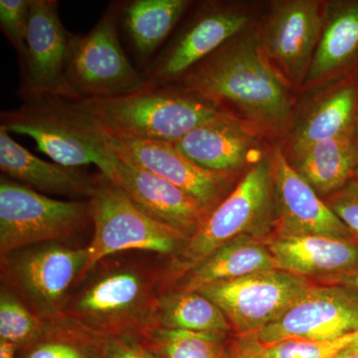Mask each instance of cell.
Instances as JSON below:
<instances>
[{"instance_id":"obj_17","label":"cell","mask_w":358,"mask_h":358,"mask_svg":"<svg viewBox=\"0 0 358 358\" xmlns=\"http://www.w3.org/2000/svg\"><path fill=\"white\" fill-rule=\"evenodd\" d=\"M271 162L275 235H329L355 240L324 199L289 164L279 143L271 148Z\"/></svg>"},{"instance_id":"obj_19","label":"cell","mask_w":358,"mask_h":358,"mask_svg":"<svg viewBox=\"0 0 358 358\" xmlns=\"http://www.w3.org/2000/svg\"><path fill=\"white\" fill-rule=\"evenodd\" d=\"M109 180L119 186L141 211L186 240L199 229L209 215L197 200L178 186L117 155Z\"/></svg>"},{"instance_id":"obj_7","label":"cell","mask_w":358,"mask_h":358,"mask_svg":"<svg viewBox=\"0 0 358 358\" xmlns=\"http://www.w3.org/2000/svg\"><path fill=\"white\" fill-rule=\"evenodd\" d=\"M89 224L90 200L52 199L1 176L0 257L32 245L67 243Z\"/></svg>"},{"instance_id":"obj_12","label":"cell","mask_w":358,"mask_h":358,"mask_svg":"<svg viewBox=\"0 0 358 358\" xmlns=\"http://www.w3.org/2000/svg\"><path fill=\"white\" fill-rule=\"evenodd\" d=\"M89 127L120 159L178 186L197 200L208 214L227 197L244 174L205 169L180 154L173 143L127 138Z\"/></svg>"},{"instance_id":"obj_33","label":"cell","mask_w":358,"mask_h":358,"mask_svg":"<svg viewBox=\"0 0 358 358\" xmlns=\"http://www.w3.org/2000/svg\"><path fill=\"white\" fill-rule=\"evenodd\" d=\"M222 358H268L266 345L257 334H236L230 338Z\"/></svg>"},{"instance_id":"obj_28","label":"cell","mask_w":358,"mask_h":358,"mask_svg":"<svg viewBox=\"0 0 358 358\" xmlns=\"http://www.w3.org/2000/svg\"><path fill=\"white\" fill-rule=\"evenodd\" d=\"M138 338L157 358H222L229 334L145 327Z\"/></svg>"},{"instance_id":"obj_9","label":"cell","mask_w":358,"mask_h":358,"mask_svg":"<svg viewBox=\"0 0 358 358\" xmlns=\"http://www.w3.org/2000/svg\"><path fill=\"white\" fill-rule=\"evenodd\" d=\"M326 7L322 0H275L254 23L264 61L296 96L312 63Z\"/></svg>"},{"instance_id":"obj_26","label":"cell","mask_w":358,"mask_h":358,"mask_svg":"<svg viewBox=\"0 0 358 358\" xmlns=\"http://www.w3.org/2000/svg\"><path fill=\"white\" fill-rule=\"evenodd\" d=\"M189 0H134L122 9L134 48L148 57L162 45L192 6Z\"/></svg>"},{"instance_id":"obj_22","label":"cell","mask_w":358,"mask_h":358,"mask_svg":"<svg viewBox=\"0 0 358 358\" xmlns=\"http://www.w3.org/2000/svg\"><path fill=\"white\" fill-rule=\"evenodd\" d=\"M277 270L334 277L358 268V242L329 235H275L266 241Z\"/></svg>"},{"instance_id":"obj_4","label":"cell","mask_w":358,"mask_h":358,"mask_svg":"<svg viewBox=\"0 0 358 358\" xmlns=\"http://www.w3.org/2000/svg\"><path fill=\"white\" fill-rule=\"evenodd\" d=\"M271 148L262 159L243 174L199 229L176 253L167 257L169 260L159 268L160 292L171 289L183 275L231 240L240 236L262 238L271 228H275Z\"/></svg>"},{"instance_id":"obj_10","label":"cell","mask_w":358,"mask_h":358,"mask_svg":"<svg viewBox=\"0 0 358 358\" xmlns=\"http://www.w3.org/2000/svg\"><path fill=\"white\" fill-rule=\"evenodd\" d=\"M119 9L110 7L84 36L73 35L66 80L72 99L115 98L152 82L129 62L117 34Z\"/></svg>"},{"instance_id":"obj_36","label":"cell","mask_w":358,"mask_h":358,"mask_svg":"<svg viewBox=\"0 0 358 358\" xmlns=\"http://www.w3.org/2000/svg\"><path fill=\"white\" fill-rule=\"evenodd\" d=\"M334 358H358V355L357 353L348 352L343 350V352L339 353V355H336Z\"/></svg>"},{"instance_id":"obj_32","label":"cell","mask_w":358,"mask_h":358,"mask_svg":"<svg viewBox=\"0 0 358 358\" xmlns=\"http://www.w3.org/2000/svg\"><path fill=\"white\" fill-rule=\"evenodd\" d=\"M103 358H157L154 353L133 336L103 338Z\"/></svg>"},{"instance_id":"obj_20","label":"cell","mask_w":358,"mask_h":358,"mask_svg":"<svg viewBox=\"0 0 358 358\" xmlns=\"http://www.w3.org/2000/svg\"><path fill=\"white\" fill-rule=\"evenodd\" d=\"M357 70L358 0L327 1L322 33L298 96L338 81Z\"/></svg>"},{"instance_id":"obj_24","label":"cell","mask_w":358,"mask_h":358,"mask_svg":"<svg viewBox=\"0 0 358 358\" xmlns=\"http://www.w3.org/2000/svg\"><path fill=\"white\" fill-rule=\"evenodd\" d=\"M275 268L274 258L266 242L260 238L240 236L213 252L171 289L199 291L217 282Z\"/></svg>"},{"instance_id":"obj_13","label":"cell","mask_w":358,"mask_h":358,"mask_svg":"<svg viewBox=\"0 0 358 358\" xmlns=\"http://www.w3.org/2000/svg\"><path fill=\"white\" fill-rule=\"evenodd\" d=\"M72 33L55 0H31L24 54L20 58L23 95L30 100L72 99L67 80Z\"/></svg>"},{"instance_id":"obj_6","label":"cell","mask_w":358,"mask_h":358,"mask_svg":"<svg viewBox=\"0 0 358 358\" xmlns=\"http://www.w3.org/2000/svg\"><path fill=\"white\" fill-rule=\"evenodd\" d=\"M90 200L93 238L83 278L99 263L115 254L145 251L169 257L186 241L178 232L141 211L119 186L98 173Z\"/></svg>"},{"instance_id":"obj_25","label":"cell","mask_w":358,"mask_h":358,"mask_svg":"<svg viewBox=\"0 0 358 358\" xmlns=\"http://www.w3.org/2000/svg\"><path fill=\"white\" fill-rule=\"evenodd\" d=\"M152 324L164 329L204 333L233 331L221 308L196 291L169 289L157 294L152 310Z\"/></svg>"},{"instance_id":"obj_29","label":"cell","mask_w":358,"mask_h":358,"mask_svg":"<svg viewBox=\"0 0 358 358\" xmlns=\"http://www.w3.org/2000/svg\"><path fill=\"white\" fill-rule=\"evenodd\" d=\"M44 322L26 306L17 294L0 287V341H7L18 350L41 334Z\"/></svg>"},{"instance_id":"obj_1","label":"cell","mask_w":358,"mask_h":358,"mask_svg":"<svg viewBox=\"0 0 358 358\" xmlns=\"http://www.w3.org/2000/svg\"><path fill=\"white\" fill-rule=\"evenodd\" d=\"M173 84L251 127L271 143H281L296 101L264 61L254 24Z\"/></svg>"},{"instance_id":"obj_37","label":"cell","mask_w":358,"mask_h":358,"mask_svg":"<svg viewBox=\"0 0 358 358\" xmlns=\"http://www.w3.org/2000/svg\"><path fill=\"white\" fill-rule=\"evenodd\" d=\"M345 352L357 353L358 355V338L355 339V341H353L352 345H350V346H348V348H346Z\"/></svg>"},{"instance_id":"obj_23","label":"cell","mask_w":358,"mask_h":358,"mask_svg":"<svg viewBox=\"0 0 358 358\" xmlns=\"http://www.w3.org/2000/svg\"><path fill=\"white\" fill-rule=\"evenodd\" d=\"M322 199L355 178L358 166V131L313 143L286 157Z\"/></svg>"},{"instance_id":"obj_14","label":"cell","mask_w":358,"mask_h":358,"mask_svg":"<svg viewBox=\"0 0 358 358\" xmlns=\"http://www.w3.org/2000/svg\"><path fill=\"white\" fill-rule=\"evenodd\" d=\"M358 331V292L329 284L310 287L279 320L259 331L266 346L289 339L322 341Z\"/></svg>"},{"instance_id":"obj_27","label":"cell","mask_w":358,"mask_h":358,"mask_svg":"<svg viewBox=\"0 0 358 358\" xmlns=\"http://www.w3.org/2000/svg\"><path fill=\"white\" fill-rule=\"evenodd\" d=\"M103 338L65 317L44 322L41 334L23 346L17 358H103Z\"/></svg>"},{"instance_id":"obj_15","label":"cell","mask_w":358,"mask_h":358,"mask_svg":"<svg viewBox=\"0 0 358 358\" xmlns=\"http://www.w3.org/2000/svg\"><path fill=\"white\" fill-rule=\"evenodd\" d=\"M358 131V70L296 98L279 143L285 157L341 134Z\"/></svg>"},{"instance_id":"obj_35","label":"cell","mask_w":358,"mask_h":358,"mask_svg":"<svg viewBox=\"0 0 358 358\" xmlns=\"http://www.w3.org/2000/svg\"><path fill=\"white\" fill-rule=\"evenodd\" d=\"M18 352L17 346L7 341H0V358H17Z\"/></svg>"},{"instance_id":"obj_3","label":"cell","mask_w":358,"mask_h":358,"mask_svg":"<svg viewBox=\"0 0 358 358\" xmlns=\"http://www.w3.org/2000/svg\"><path fill=\"white\" fill-rule=\"evenodd\" d=\"M76 286L63 317L102 338H138L152 324V307L160 293L159 268L136 261L106 259Z\"/></svg>"},{"instance_id":"obj_31","label":"cell","mask_w":358,"mask_h":358,"mask_svg":"<svg viewBox=\"0 0 358 358\" xmlns=\"http://www.w3.org/2000/svg\"><path fill=\"white\" fill-rule=\"evenodd\" d=\"M358 242V180L352 178L343 188L324 199Z\"/></svg>"},{"instance_id":"obj_30","label":"cell","mask_w":358,"mask_h":358,"mask_svg":"<svg viewBox=\"0 0 358 358\" xmlns=\"http://www.w3.org/2000/svg\"><path fill=\"white\" fill-rule=\"evenodd\" d=\"M31 0H0V27L22 57L26 46Z\"/></svg>"},{"instance_id":"obj_16","label":"cell","mask_w":358,"mask_h":358,"mask_svg":"<svg viewBox=\"0 0 358 358\" xmlns=\"http://www.w3.org/2000/svg\"><path fill=\"white\" fill-rule=\"evenodd\" d=\"M243 6H212L190 22L147 75L152 83L171 85L255 23Z\"/></svg>"},{"instance_id":"obj_2","label":"cell","mask_w":358,"mask_h":358,"mask_svg":"<svg viewBox=\"0 0 358 358\" xmlns=\"http://www.w3.org/2000/svg\"><path fill=\"white\" fill-rule=\"evenodd\" d=\"M56 101L99 131L138 140L173 143L218 117L217 108L171 85L150 83L115 98Z\"/></svg>"},{"instance_id":"obj_18","label":"cell","mask_w":358,"mask_h":358,"mask_svg":"<svg viewBox=\"0 0 358 358\" xmlns=\"http://www.w3.org/2000/svg\"><path fill=\"white\" fill-rule=\"evenodd\" d=\"M271 143L258 131L221 114L173 143L197 166L216 173H245L268 154Z\"/></svg>"},{"instance_id":"obj_5","label":"cell","mask_w":358,"mask_h":358,"mask_svg":"<svg viewBox=\"0 0 358 358\" xmlns=\"http://www.w3.org/2000/svg\"><path fill=\"white\" fill-rule=\"evenodd\" d=\"M1 259V285L13 291L43 322L62 317L71 293L83 278L88 246L47 242Z\"/></svg>"},{"instance_id":"obj_38","label":"cell","mask_w":358,"mask_h":358,"mask_svg":"<svg viewBox=\"0 0 358 358\" xmlns=\"http://www.w3.org/2000/svg\"><path fill=\"white\" fill-rule=\"evenodd\" d=\"M353 178L357 179V180H358V166L357 167V171H355V178Z\"/></svg>"},{"instance_id":"obj_21","label":"cell","mask_w":358,"mask_h":358,"mask_svg":"<svg viewBox=\"0 0 358 358\" xmlns=\"http://www.w3.org/2000/svg\"><path fill=\"white\" fill-rule=\"evenodd\" d=\"M0 171L2 176L43 194L89 200L95 189L98 174L82 167H70L40 159L13 140L0 127Z\"/></svg>"},{"instance_id":"obj_11","label":"cell","mask_w":358,"mask_h":358,"mask_svg":"<svg viewBox=\"0 0 358 358\" xmlns=\"http://www.w3.org/2000/svg\"><path fill=\"white\" fill-rule=\"evenodd\" d=\"M313 285L307 278L265 271L199 289L221 308L236 334H258L280 319Z\"/></svg>"},{"instance_id":"obj_34","label":"cell","mask_w":358,"mask_h":358,"mask_svg":"<svg viewBox=\"0 0 358 358\" xmlns=\"http://www.w3.org/2000/svg\"><path fill=\"white\" fill-rule=\"evenodd\" d=\"M327 279L329 284L341 285V286L348 287V288L358 292V268L352 272L334 275V277L327 278Z\"/></svg>"},{"instance_id":"obj_8","label":"cell","mask_w":358,"mask_h":358,"mask_svg":"<svg viewBox=\"0 0 358 358\" xmlns=\"http://www.w3.org/2000/svg\"><path fill=\"white\" fill-rule=\"evenodd\" d=\"M1 128L9 134L29 136L40 152L56 164L70 167L93 164L110 179L117 155L95 131L59 105L55 99L27 101L16 110L1 113Z\"/></svg>"}]
</instances>
